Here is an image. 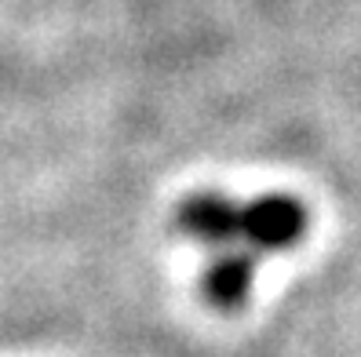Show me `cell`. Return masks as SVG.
<instances>
[{
  "label": "cell",
  "instance_id": "1",
  "mask_svg": "<svg viewBox=\"0 0 361 357\" xmlns=\"http://www.w3.org/2000/svg\"><path fill=\"white\" fill-rule=\"evenodd\" d=\"M176 230L208 251L201 292L216 310L230 313L245 306L263 259L300 244L307 234V208L288 194L233 201L204 190L179 204Z\"/></svg>",
  "mask_w": 361,
  "mask_h": 357
}]
</instances>
